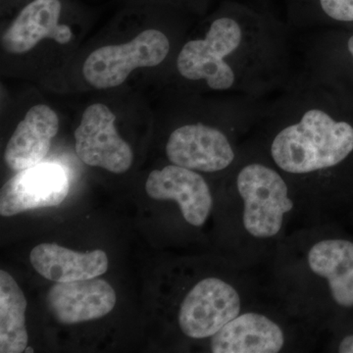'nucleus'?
I'll use <instances>...</instances> for the list:
<instances>
[{
  "instance_id": "nucleus-17",
  "label": "nucleus",
  "mask_w": 353,
  "mask_h": 353,
  "mask_svg": "<svg viewBox=\"0 0 353 353\" xmlns=\"http://www.w3.org/2000/svg\"><path fill=\"white\" fill-rule=\"evenodd\" d=\"M285 22L294 32L353 29V0H284Z\"/></svg>"
},
{
  "instance_id": "nucleus-15",
  "label": "nucleus",
  "mask_w": 353,
  "mask_h": 353,
  "mask_svg": "<svg viewBox=\"0 0 353 353\" xmlns=\"http://www.w3.org/2000/svg\"><path fill=\"white\" fill-rule=\"evenodd\" d=\"M58 130L59 119L52 109L44 104L32 106L7 143L4 153L7 166L19 172L41 163Z\"/></svg>"
},
{
  "instance_id": "nucleus-11",
  "label": "nucleus",
  "mask_w": 353,
  "mask_h": 353,
  "mask_svg": "<svg viewBox=\"0 0 353 353\" xmlns=\"http://www.w3.org/2000/svg\"><path fill=\"white\" fill-rule=\"evenodd\" d=\"M68 174L54 163H39L18 172L0 192V214L3 217L26 211L53 208L68 196Z\"/></svg>"
},
{
  "instance_id": "nucleus-22",
  "label": "nucleus",
  "mask_w": 353,
  "mask_h": 353,
  "mask_svg": "<svg viewBox=\"0 0 353 353\" xmlns=\"http://www.w3.org/2000/svg\"><path fill=\"white\" fill-rule=\"evenodd\" d=\"M352 225H353V221H352Z\"/></svg>"
},
{
  "instance_id": "nucleus-7",
  "label": "nucleus",
  "mask_w": 353,
  "mask_h": 353,
  "mask_svg": "<svg viewBox=\"0 0 353 353\" xmlns=\"http://www.w3.org/2000/svg\"><path fill=\"white\" fill-rule=\"evenodd\" d=\"M256 128L246 125L219 127L201 121L188 123L176 128L169 136L167 158L171 164L199 173L230 171Z\"/></svg>"
},
{
  "instance_id": "nucleus-20",
  "label": "nucleus",
  "mask_w": 353,
  "mask_h": 353,
  "mask_svg": "<svg viewBox=\"0 0 353 353\" xmlns=\"http://www.w3.org/2000/svg\"><path fill=\"white\" fill-rule=\"evenodd\" d=\"M348 217H350V221H353V208L348 211Z\"/></svg>"
},
{
  "instance_id": "nucleus-12",
  "label": "nucleus",
  "mask_w": 353,
  "mask_h": 353,
  "mask_svg": "<svg viewBox=\"0 0 353 353\" xmlns=\"http://www.w3.org/2000/svg\"><path fill=\"white\" fill-rule=\"evenodd\" d=\"M145 192L154 201H174L183 220L194 228L204 226L212 212V192L201 173L170 164L148 176Z\"/></svg>"
},
{
  "instance_id": "nucleus-21",
  "label": "nucleus",
  "mask_w": 353,
  "mask_h": 353,
  "mask_svg": "<svg viewBox=\"0 0 353 353\" xmlns=\"http://www.w3.org/2000/svg\"><path fill=\"white\" fill-rule=\"evenodd\" d=\"M34 352V348H32L31 347H27V348H26V350H25L26 353H32Z\"/></svg>"
},
{
  "instance_id": "nucleus-16",
  "label": "nucleus",
  "mask_w": 353,
  "mask_h": 353,
  "mask_svg": "<svg viewBox=\"0 0 353 353\" xmlns=\"http://www.w3.org/2000/svg\"><path fill=\"white\" fill-rule=\"evenodd\" d=\"M30 261L41 277L57 283L99 278L108 270V257L103 250L78 252L57 243L37 245Z\"/></svg>"
},
{
  "instance_id": "nucleus-10",
  "label": "nucleus",
  "mask_w": 353,
  "mask_h": 353,
  "mask_svg": "<svg viewBox=\"0 0 353 353\" xmlns=\"http://www.w3.org/2000/svg\"><path fill=\"white\" fill-rule=\"evenodd\" d=\"M115 121V115L104 104L88 106L75 131V150L88 166L123 174L131 168L134 153L118 134Z\"/></svg>"
},
{
  "instance_id": "nucleus-5",
  "label": "nucleus",
  "mask_w": 353,
  "mask_h": 353,
  "mask_svg": "<svg viewBox=\"0 0 353 353\" xmlns=\"http://www.w3.org/2000/svg\"><path fill=\"white\" fill-rule=\"evenodd\" d=\"M277 301V299H276ZM257 299L209 339L212 353H280L310 350L320 333L279 301Z\"/></svg>"
},
{
  "instance_id": "nucleus-9",
  "label": "nucleus",
  "mask_w": 353,
  "mask_h": 353,
  "mask_svg": "<svg viewBox=\"0 0 353 353\" xmlns=\"http://www.w3.org/2000/svg\"><path fill=\"white\" fill-rule=\"evenodd\" d=\"M303 34L299 69L353 97V29Z\"/></svg>"
},
{
  "instance_id": "nucleus-8",
  "label": "nucleus",
  "mask_w": 353,
  "mask_h": 353,
  "mask_svg": "<svg viewBox=\"0 0 353 353\" xmlns=\"http://www.w3.org/2000/svg\"><path fill=\"white\" fill-rule=\"evenodd\" d=\"M170 48V41L164 32L148 30L130 43L94 50L83 64V77L99 90L118 87L134 69L161 64Z\"/></svg>"
},
{
  "instance_id": "nucleus-13",
  "label": "nucleus",
  "mask_w": 353,
  "mask_h": 353,
  "mask_svg": "<svg viewBox=\"0 0 353 353\" xmlns=\"http://www.w3.org/2000/svg\"><path fill=\"white\" fill-rule=\"evenodd\" d=\"M116 301L111 285L97 278L57 283L46 296L51 314L64 325L101 319L113 310Z\"/></svg>"
},
{
  "instance_id": "nucleus-19",
  "label": "nucleus",
  "mask_w": 353,
  "mask_h": 353,
  "mask_svg": "<svg viewBox=\"0 0 353 353\" xmlns=\"http://www.w3.org/2000/svg\"><path fill=\"white\" fill-rule=\"evenodd\" d=\"M326 350L329 352L353 353V317L328 332Z\"/></svg>"
},
{
  "instance_id": "nucleus-18",
  "label": "nucleus",
  "mask_w": 353,
  "mask_h": 353,
  "mask_svg": "<svg viewBox=\"0 0 353 353\" xmlns=\"http://www.w3.org/2000/svg\"><path fill=\"white\" fill-rule=\"evenodd\" d=\"M27 299L8 272L0 271V352L22 353L28 347Z\"/></svg>"
},
{
  "instance_id": "nucleus-3",
  "label": "nucleus",
  "mask_w": 353,
  "mask_h": 353,
  "mask_svg": "<svg viewBox=\"0 0 353 353\" xmlns=\"http://www.w3.org/2000/svg\"><path fill=\"white\" fill-rule=\"evenodd\" d=\"M268 263L274 297L320 334L353 317V234L334 218L297 228Z\"/></svg>"
},
{
  "instance_id": "nucleus-6",
  "label": "nucleus",
  "mask_w": 353,
  "mask_h": 353,
  "mask_svg": "<svg viewBox=\"0 0 353 353\" xmlns=\"http://www.w3.org/2000/svg\"><path fill=\"white\" fill-rule=\"evenodd\" d=\"M232 279L206 277L190 288L179 308L176 321L183 336L209 340L257 301L259 287L250 273Z\"/></svg>"
},
{
  "instance_id": "nucleus-14",
  "label": "nucleus",
  "mask_w": 353,
  "mask_h": 353,
  "mask_svg": "<svg viewBox=\"0 0 353 353\" xmlns=\"http://www.w3.org/2000/svg\"><path fill=\"white\" fill-rule=\"evenodd\" d=\"M60 0H32L2 34L4 50L21 54L34 48L43 39L65 44L72 38L71 29L59 24Z\"/></svg>"
},
{
  "instance_id": "nucleus-2",
  "label": "nucleus",
  "mask_w": 353,
  "mask_h": 353,
  "mask_svg": "<svg viewBox=\"0 0 353 353\" xmlns=\"http://www.w3.org/2000/svg\"><path fill=\"white\" fill-rule=\"evenodd\" d=\"M294 34L285 20L267 9L229 2L203 36L183 44L176 71L213 92L270 99L299 71Z\"/></svg>"
},
{
  "instance_id": "nucleus-1",
  "label": "nucleus",
  "mask_w": 353,
  "mask_h": 353,
  "mask_svg": "<svg viewBox=\"0 0 353 353\" xmlns=\"http://www.w3.org/2000/svg\"><path fill=\"white\" fill-rule=\"evenodd\" d=\"M250 141L312 220L353 208V97L299 69L270 97Z\"/></svg>"
},
{
  "instance_id": "nucleus-4",
  "label": "nucleus",
  "mask_w": 353,
  "mask_h": 353,
  "mask_svg": "<svg viewBox=\"0 0 353 353\" xmlns=\"http://www.w3.org/2000/svg\"><path fill=\"white\" fill-rule=\"evenodd\" d=\"M234 196L236 263L253 268L270 260L299 217L313 221L285 176L250 139L229 171Z\"/></svg>"
}]
</instances>
